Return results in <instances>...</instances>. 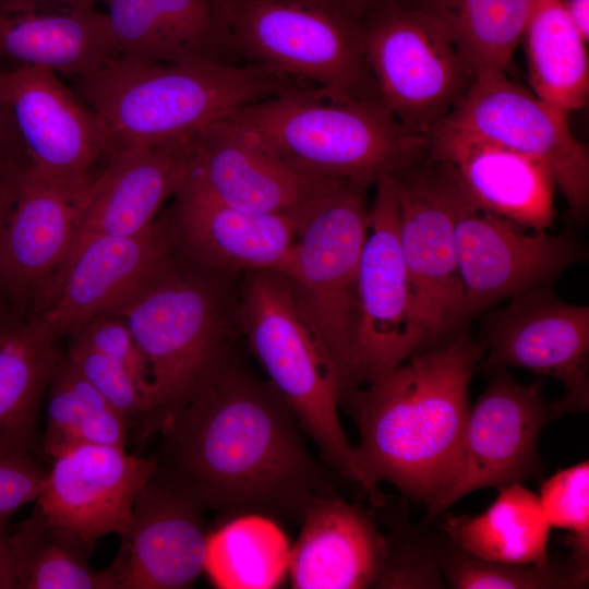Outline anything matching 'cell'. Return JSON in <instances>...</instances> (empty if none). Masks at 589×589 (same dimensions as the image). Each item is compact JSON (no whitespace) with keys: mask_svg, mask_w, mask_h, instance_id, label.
<instances>
[{"mask_svg":"<svg viewBox=\"0 0 589 589\" xmlns=\"http://www.w3.org/2000/svg\"><path fill=\"white\" fill-rule=\"evenodd\" d=\"M192 137L110 158L89 190L69 256L92 238L132 236L152 225L184 180Z\"/></svg>","mask_w":589,"mask_h":589,"instance_id":"484cf974","label":"cell"},{"mask_svg":"<svg viewBox=\"0 0 589 589\" xmlns=\"http://www.w3.org/2000/svg\"><path fill=\"white\" fill-rule=\"evenodd\" d=\"M442 515L441 531L477 557L538 566L550 564L551 526L538 495L522 483L498 489L495 501L479 515Z\"/></svg>","mask_w":589,"mask_h":589,"instance_id":"f1b7e54d","label":"cell"},{"mask_svg":"<svg viewBox=\"0 0 589 589\" xmlns=\"http://www.w3.org/2000/svg\"><path fill=\"white\" fill-rule=\"evenodd\" d=\"M330 180L296 170L225 118L193 135L180 188L231 207L300 223Z\"/></svg>","mask_w":589,"mask_h":589,"instance_id":"d6986e66","label":"cell"},{"mask_svg":"<svg viewBox=\"0 0 589 589\" xmlns=\"http://www.w3.org/2000/svg\"><path fill=\"white\" fill-rule=\"evenodd\" d=\"M218 5L244 62L335 97L383 103L360 22L342 0H218Z\"/></svg>","mask_w":589,"mask_h":589,"instance_id":"52a82bcc","label":"cell"},{"mask_svg":"<svg viewBox=\"0 0 589 589\" xmlns=\"http://www.w3.org/2000/svg\"><path fill=\"white\" fill-rule=\"evenodd\" d=\"M29 165L9 107L0 93V205L7 204Z\"/></svg>","mask_w":589,"mask_h":589,"instance_id":"60d3db41","label":"cell"},{"mask_svg":"<svg viewBox=\"0 0 589 589\" xmlns=\"http://www.w3.org/2000/svg\"><path fill=\"white\" fill-rule=\"evenodd\" d=\"M93 183L76 188L31 165L24 170L0 215V290L7 306L31 313L38 304L69 256Z\"/></svg>","mask_w":589,"mask_h":589,"instance_id":"9a60e30c","label":"cell"},{"mask_svg":"<svg viewBox=\"0 0 589 589\" xmlns=\"http://www.w3.org/2000/svg\"><path fill=\"white\" fill-rule=\"evenodd\" d=\"M173 249L113 311L151 370L141 436L158 434L229 352L231 310L221 276Z\"/></svg>","mask_w":589,"mask_h":589,"instance_id":"277c9868","label":"cell"},{"mask_svg":"<svg viewBox=\"0 0 589 589\" xmlns=\"http://www.w3.org/2000/svg\"><path fill=\"white\" fill-rule=\"evenodd\" d=\"M374 185L370 227L358 272L352 389L425 350L399 243L396 181L392 173H385Z\"/></svg>","mask_w":589,"mask_h":589,"instance_id":"7c38bea8","label":"cell"},{"mask_svg":"<svg viewBox=\"0 0 589 589\" xmlns=\"http://www.w3.org/2000/svg\"><path fill=\"white\" fill-rule=\"evenodd\" d=\"M481 358L461 329L342 397L360 435V466L374 488L386 481L430 504L456 460Z\"/></svg>","mask_w":589,"mask_h":589,"instance_id":"7a4b0ae2","label":"cell"},{"mask_svg":"<svg viewBox=\"0 0 589 589\" xmlns=\"http://www.w3.org/2000/svg\"><path fill=\"white\" fill-rule=\"evenodd\" d=\"M47 474L48 469L37 457L0 455V520H8L24 505L36 502Z\"/></svg>","mask_w":589,"mask_h":589,"instance_id":"ab89813d","label":"cell"},{"mask_svg":"<svg viewBox=\"0 0 589 589\" xmlns=\"http://www.w3.org/2000/svg\"><path fill=\"white\" fill-rule=\"evenodd\" d=\"M538 497L551 528L569 532L572 560L589 568V462L554 473L541 484Z\"/></svg>","mask_w":589,"mask_h":589,"instance_id":"d590c367","label":"cell"},{"mask_svg":"<svg viewBox=\"0 0 589 589\" xmlns=\"http://www.w3.org/2000/svg\"><path fill=\"white\" fill-rule=\"evenodd\" d=\"M172 249L168 217L136 235L92 238L68 257L32 314L61 339L119 306Z\"/></svg>","mask_w":589,"mask_h":589,"instance_id":"ffe728a7","label":"cell"},{"mask_svg":"<svg viewBox=\"0 0 589 589\" xmlns=\"http://www.w3.org/2000/svg\"><path fill=\"white\" fill-rule=\"evenodd\" d=\"M46 1L58 2V3L74 5V7L96 8V4L99 2L108 4L112 0H46Z\"/></svg>","mask_w":589,"mask_h":589,"instance_id":"f6af8a7d","label":"cell"},{"mask_svg":"<svg viewBox=\"0 0 589 589\" xmlns=\"http://www.w3.org/2000/svg\"><path fill=\"white\" fill-rule=\"evenodd\" d=\"M108 7L119 56L167 64L247 63L218 0H112Z\"/></svg>","mask_w":589,"mask_h":589,"instance_id":"d4e9b609","label":"cell"},{"mask_svg":"<svg viewBox=\"0 0 589 589\" xmlns=\"http://www.w3.org/2000/svg\"><path fill=\"white\" fill-rule=\"evenodd\" d=\"M401 0H342L349 11L358 19L376 5Z\"/></svg>","mask_w":589,"mask_h":589,"instance_id":"ee69618b","label":"cell"},{"mask_svg":"<svg viewBox=\"0 0 589 589\" xmlns=\"http://www.w3.org/2000/svg\"><path fill=\"white\" fill-rule=\"evenodd\" d=\"M11 544L17 589H119L116 565L93 569L94 546L52 522L37 505L11 531Z\"/></svg>","mask_w":589,"mask_h":589,"instance_id":"4dcf8cb0","label":"cell"},{"mask_svg":"<svg viewBox=\"0 0 589 589\" xmlns=\"http://www.w3.org/2000/svg\"><path fill=\"white\" fill-rule=\"evenodd\" d=\"M458 272L464 288V324L497 302L550 285L586 252L569 232H525L477 205L456 224Z\"/></svg>","mask_w":589,"mask_h":589,"instance_id":"2e32d148","label":"cell"},{"mask_svg":"<svg viewBox=\"0 0 589 589\" xmlns=\"http://www.w3.org/2000/svg\"><path fill=\"white\" fill-rule=\"evenodd\" d=\"M309 85L254 63L167 64L120 56L79 79L107 159L193 136L240 108Z\"/></svg>","mask_w":589,"mask_h":589,"instance_id":"3957f363","label":"cell"},{"mask_svg":"<svg viewBox=\"0 0 589 589\" xmlns=\"http://www.w3.org/2000/svg\"><path fill=\"white\" fill-rule=\"evenodd\" d=\"M479 137L528 155L550 171L573 217L589 209V152L567 113L510 80L503 70L477 73L454 109L434 128Z\"/></svg>","mask_w":589,"mask_h":589,"instance_id":"8fae6325","label":"cell"},{"mask_svg":"<svg viewBox=\"0 0 589 589\" xmlns=\"http://www.w3.org/2000/svg\"><path fill=\"white\" fill-rule=\"evenodd\" d=\"M0 93L33 168L76 188L94 182L108 161L105 134L94 111L58 73L0 68Z\"/></svg>","mask_w":589,"mask_h":589,"instance_id":"e0dca14e","label":"cell"},{"mask_svg":"<svg viewBox=\"0 0 589 589\" xmlns=\"http://www.w3.org/2000/svg\"><path fill=\"white\" fill-rule=\"evenodd\" d=\"M227 119L302 173L368 187L428 142L408 133L381 101L335 97L313 85L247 105Z\"/></svg>","mask_w":589,"mask_h":589,"instance_id":"5b68a950","label":"cell"},{"mask_svg":"<svg viewBox=\"0 0 589 589\" xmlns=\"http://www.w3.org/2000/svg\"><path fill=\"white\" fill-rule=\"evenodd\" d=\"M60 339L32 314L0 309V455L39 457L38 421L61 353Z\"/></svg>","mask_w":589,"mask_h":589,"instance_id":"83f0119b","label":"cell"},{"mask_svg":"<svg viewBox=\"0 0 589 589\" xmlns=\"http://www.w3.org/2000/svg\"><path fill=\"white\" fill-rule=\"evenodd\" d=\"M430 14L478 73L506 71L524 37L530 0H408Z\"/></svg>","mask_w":589,"mask_h":589,"instance_id":"836d02e7","label":"cell"},{"mask_svg":"<svg viewBox=\"0 0 589 589\" xmlns=\"http://www.w3.org/2000/svg\"><path fill=\"white\" fill-rule=\"evenodd\" d=\"M1 207H0V215H1ZM4 306V303H3V300H2V296H1V290H0V309H2Z\"/></svg>","mask_w":589,"mask_h":589,"instance_id":"bcb514c9","label":"cell"},{"mask_svg":"<svg viewBox=\"0 0 589 589\" xmlns=\"http://www.w3.org/2000/svg\"><path fill=\"white\" fill-rule=\"evenodd\" d=\"M359 22L382 101L408 133L428 139L477 72L446 31L408 0L376 5Z\"/></svg>","mask_w":589,"mask_h":589,"instance_id":"30bf717a","label":"cell"},{"mask_svg":"<svg viewBox=\"0 0 589 589\" xmlns=\"http://www.w3.org/2000/svg\"><path fill=\"white\" fill-rule=\"evenodd\" d=\"M156 466L154 455L130 454L125 447L73 445L51 459L35 505L94 546L105 536L129 530L136 496Z\"/></svg>","mask_w":589,"mask_h":589,"instance_id":"44dd1931","label":"cell"},{"mask_svg":"<svg viewBox=\"0 0 589 589\" xmlns=\"http://www.w3.org/2000/svg\"><path fill=\"white\" fill-rule=\"evenodd\" d=\"M168 217L175 249L207 269L283 273L299 223L288 216L231 207L179 188Z\"/></svg>","mask_w":589,"mask_h":589,"instance_id":"7402d4cb","label":"cell"},{"mask_svg":"<svg viewBox=\"0 0 589 589\" xmlns=\"http://www.w3.org/2000/svg\"><path fill=\"white\" fill-rule=\"evenodd\" d=\"M290 545L277 521L256 514L209 531L204 572L221 589H272L288 575Z\"/></svg>","mask_w":589,"mask_h":589,"instance_id":"1f68e13d","label":"cell"},{"mask_svg":"<svg viewBox=\"0 0 589 589\" xmlns=\"http://www.w3.org/2000/svg\"><path fill=\"white\" fill-rule=\"evenodd\" d=\"M303 433L274 386L228 352L158 432L154 456L208 512L301 524L317 498L336 492Z\"/></svg>","mask_w":589,"mask_h":589,"instance_id":"6da1fadb","label":"cell"},{"mask_svg":"<svg viewBox=\"0 0 589 589\" xmlns=\"http://www.w3.org/2000/svg\"><path fill=\"white\" fill-rule=\"evenodd\" d=\"M526 37L532 92L569 113L586 106L589 95L587 41L572 23L565 0H530Z\"/></svg>","mask_w":589,"mask_h":589,"instance_id":"f546056e","label":"cell"},{"mask_svg":"<svg viewBox=\"0 0 589 589\" xmlns=\"http://www.w3.org/2000/svg\"><path fill=\"white\" fill-rule=\"evenodd\" d=\"M568 16L581 35L588 41L589 38V0H565Z\"/></svg>","mask_w":589,"mask_h":589,"instance_id":"7bdbcfd3","label":"cell"},{"mask_svg":"<svg viewBox=\"0 0 589 589\" xmlns=\"http://www.w3.org/2000/svg\"><path fill=\"white\" fill-rule=\"evenodd\" d=\"M70 362L118 411L129 420L147 413L144 392L132 373L118 361L82 344L69 340Z\"/></svg>","mask_w":589,"mask_h":589,"instance_id":"74e56055","label":"cell"},{"mask_svg":"<svg viewBox=\"0 0 589 589\" xmlns=\"http://www.w3.org/2000/svg\"><path fill=\"white\" fill-rule=\"evenodd\" d=\"M392 175L398 195L399 243L428 350L462 329L456 224L466 208L477 204L453 165L429 141Z\"/></svg>","mask_w":589,"mask_h":589,"instance_id":"9c48e42d","label":"cell"},{"mask_svg":"<svg viewBox=\"0 0 589 589\" xmlns=\"http://www.w3.org/2000/svg\"><path fill=\"white\" fill-rule=\"evenodd\" d=\"M41 455L52 459L80 444L125 447L128 419L118 411L61 352L47 392Z\"/></svg>","mask_w":589,"mask_h":589,"instance_id":"d6a6232c","label":"cell"},{"mask_svg":"<svg viewBox=\"0 0 589 589\" xmlns=\"http://www.w3.org/2000/svg\"><path fill=\"white\" fill-rule=\"evenodd\" d=\"M0 589H17V570L8 520H0Z\"/></svg>","mask_w":589,"mask_h":589,"instance_id":"b9f144b4","label":"cell"},{"mask_svg":"<svg viewBox=\"0 0 589 589\" xmlns=\"http://www.w3.org/2000/svg\"><path fill=\"white\" fill-rule=\"evenodd\" d=\"M483 369L521 368L558 380L563 397L553 417L589 408V308L562 301L550 285L510 298L486 315Z\"/></svg>","mask_w":589,"mask_h":589,"instance_id":"5bb4252c","label":"cell"},{"mask_svg":"<svg viewBox=\"0 0 589 589\" xmlns=\"http://www.w3.org/2000/svg\"><path fill=\"white\" fill-rule=\"evenodd\" d=\"M431 539L445 584L453 589H575L588 585L589 568L572 558L558 566L489 561L466 552L442 531Z\"/></svg>","mask_w":589,"mask_h":589,"instance_id":"e575fe53","label":"cell"},{"mask_svg":"<svg viewBox=\"0 0 589 589\" xmlns=\"http://www.w3.org/2000/svg\"><path fill=\"white\" fill-rule=\"evenodd\" d=\"M120 57L106 13L46 0H0V68L88 76Z\"/></svg>","mask_w":589,"mask_h":589,"instance_id":"603a6c76","label":"cell"},{"mask_svg":"<svg viewBox=\"0 0 589 589\" xmlns=\"http://www.w3.org/2000/svg\"><path fill=\"white\" fill-rule=\"evenodd\" d=\"M241 286L238 316L268 382L312 438L322 461L376 498L377 489L339 420L338 374L293 285L277 272L248 271Z\"/></svg>","mask_w":589,"mask_h":589,"instance_id":"8992f818","label":"cell"},{"mask_svg":"<svg viewBox=\"0 0 589 589\" xmlns=\"http://www.w3.org/2000/svg\"><path fill=\"white\" fill-rule=\"evenodd\" d=\"M387 555L373 588L409 589L446 586L435 557L431 536L411 527L386 536Z\"/></svg>","mask_w":589,"mask_h":589,"instance_id":"8d00e7d4","label":"cell"},{"mask_svg":"<svg viewBox=\"0 0 589 589\" xmlns=\"http://www.w3.org/2000/svg\"><path fill=\"white\" fill-rule=\"evenodd\" d=\"M207 508L158 464L133 506L113 564L119 589H184L204 573Z\"/></svg>","mask_w":589,"mask_h":589,"instance_id":"ac0fdd59","label":"cell"},{"mask_svg":"<svg viewBox=\"0 0 589 589\" xmlns=\"http://www.w3.org/2000/svg\"><path fill=\"white\" fill-rule=\"evenodd\" d=\"M428 141L453 165L479 208L528 230L552 225L555 184L543 164L490 141L440 129Z\"/></svg>","mask_w":589,"mask_h":589,"instance_id":"4316f807","label":"cell"},{"mask_svg":"<svg viewBox=\"0 0 589 589\" xmlns=\"http://www.w3.org/2000/svg\"><path fill=\"white\" fill-rule=\"evenodd\" d=\"M290 549L288 575L296 589L373 588L387 555V538L358 504L336 492L317 498Z\"/></svg>","mask_w":589,"mask_h":589,"instance_id":"cb8c5ba5","label":"cell"},{"mask_svg":"<svg viewBox=\"0 0 589 589\" xmlns=\"http://www.w3.org/2000/svg\"><path fill=\"white\" fill-rule=\"evenodd\" d=\"M67 336L70 340L82 344L124 365L144 392L148 412L149 365L130 329L120 317L113 314L99 315L76 326Z\"/></svg>","mask_w":589,"mask_h":589,"instance_id":"f35d334b","label":"cell"},{"mask_svg":"<svg viewBox=\"0 0 589 589\" xmlns=\"http://www.w3.org/2000/svg\"><path fill=\"white\" fill-rule=\"evenodd\" d=\"M369 187L332 179L298 226L284 272L336 369L341 398L352 389L358 272L370 227Z\"/></svg>","mask_w":589,"mask_h":589,"instance_id":"ba28073f","label":"cell"},{"mask_svg":"<svg viewBox=\"0 0 589 589\" xmlns=\"http://www.w3.org/2000/svg\"><path fill=\"white\" fill-rule=\"evenodd\" d=\"M493 370L488 388L470 407L450 473L426 505L428 521L476 490L524 483L539 470V437L554 418L542 383L520 384L506 369Z\"/></svg>","mask_w":589,"mask_h":589,"instance_id":"4fadbf2b","label":"cell"}]
</instances>
